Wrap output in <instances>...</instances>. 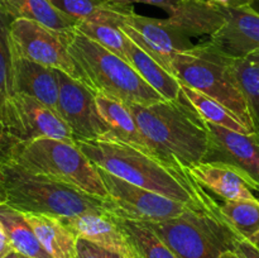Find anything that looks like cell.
<instances>
[{"label": "cell", "instance_id": "obj_34", "mask_svg": "<svg viewBox=\"0 0 259 258\" xmlns=\"http://www.w3.org/2000/svg\"><path fill=\"white\" fill-rule=\"evenodd\" d=\"M12 243H10L9 237H8L5 228L3 223L0 222V258H5L8 254L13 252Z\"/></svg>", "mask_w": 259, "mask_h": 258}, {"label": "cell", "instance_id": "obj_11", "mask_svg": "<svg viewBox=\"0 0 259 258\" xmlns=\"http://www.w3.org/2000/svg\"><path fill=\"white\" fill-rule=\"evenodd\" d=\"M116 24L137 46L158 61L171 72V61L176 53L186 52L195 46L191 38L167 19L137 14L132 7L120 8Z\"/></svg>", "mask_w": 259, "mask_h": 258}, {"label": "cell", "instance_id": "obj_28", "mask_svg": "<svg viewBox=\"0 0 259 258\" xmlns=\"http://www.w3.org/2000/svg\"><path fill=\"white\" fill-rule=\"evenodd\" d=\"M219 209L224 222L242 238L250 239L259 232V201H224Z\"/></svg>", "mask_w": 259, "mask_h": 258}, {"label": "cell", "instance_id": "obj_40", "mask_svg": "<svg viewBox=\"0 0 259 258\" xmlns=\"http://www.w3.org/2000/svg\"><path fill=\"white\" fill-rule=\"evenodd\" d=\"M5 258H24V255L20 254V253H18V252H15V250H13V252L10 253V254H8Z\"/></svg>", "mask_w": 259, "mask_h": 258}, {"label": "cell", "instance_id": "obj_5", "mask_svg": "<svg viewBox=\"0 0 259 258\" xmlns=\"http://www.w3.org/2000/svg\"><path fill=\"white\" fill-rule=\"evenodd\" d=\"M171 73L182 83L215 99L253 134H258L233 71V58L206 42L172 57Z\"/></svg>", "mask_w": 259, "mask_h": 258}, {"label": "cell", "instance_id": "obj_22", "mask_svg": "<svg viewBox=\"0 0 259 258\" xmlns=\"http://www.w3.org/2000/svg\"><path fill=\"white\" fill-rule=\"evenodd\" d=\"M95 98L99 113L103 116L104 121L108 124L111 136L151 153L149 149L147 148L146 142L138 128V124H137L132 111L129 110L128 105L121 103L118 99L110 98V96H106L100 93H96Z\"/></svg>", "mask_w": 259, "mask_h": 258}, {"label": "cell", "instance_id": "obj_9", "mask_svg": "<svg viewBox=\"0 0 259 258\" xmlns=\"http://www.w3.org/2000/svg\"><path fill=\"white\" fill-rule=\"evenodd\" d=\"M98 171L109 195L108 199L104 200V206L109 214L115 218L142 223H161L180 217L189 209H194L119 179L100 167H98Z\"/></svg>", "mask_w": 259, "mask_h": 258}, {"label": "cell", "instance_id": "obj_23", "mask_svg": "<svg viewBox=\"0 0 259 258\" xmlns=\"http://www.w3.org/2000/svg\"><path fill=\"white\" fill-rule=\"evenodd\" d=\"M0 222L3 223L15 252L28 258H52L40 244L34 230L23 212L7 202L0 205Z\"/></svg>", "mask_w": 259, "mask_h": 258}, {"label": "cell", "instance_id": "obj_10", "mask_svg": "<svg viewBox=\"0 0 259 258\" xmlns=\"http://www.w3.org/2000/svg\"><path fill=\"white\" fill-rule=\"evenodd\" d=\"M68 33L57 32L30 19H14L10 23L12 47L17 55L82 81L68 51Z\"/></svg>", "mask_w": 259, "mask_h": 258}, {"label": "cell", "instance_id": "obj_41", "mask_svg": "<svg viewBox=\"0 0 259 258\" xmlns=\"http://www.w3.org/2000/svg\"><path fill=\"white\" fill-rule=\"evenodd\" d=\"M24 258H28V257H25V255H24Z\"/></svg>", "mask_w": 259, "mask_h": 258}, {"label": "cell", "instance_id": "obj_12", "mask_svg": "<svg viewBox=\"0 0 259 258\" xmlns=\"http://www.w3.org/2000/svg\"><path fill=\"white\" fill-rule=\"evenodd\" d=\"M56 70V68H55ZM58 81V114L77 141H95L110 133L100 115L95 93L80 80L56 70Z\"/></svg>", "mask_w": 259, "mask_h": 258}, {"label": "cell", "instance_id": "obj_24", "mask_svg": "<svg viewBox=\"0 0 259 258\" xmlns=\"http://www.w3.org/2000/svg\"><path fill=\"white\" fill-rule=\"evenodd\" d=\"M119 9L120 8L114 7L113 9L108 10L100 17L81 20L78 22L76 30L82 33L90 39L95 40L96 43L105 47L114 55L128 61L126 47H128L129 38L116 24V15H118Z\"/></svg>", "mask_w": 259, "mask_h": 258}, {"label": "cell", "instance_id": "obj_17", "mask_svg": "<svg viewBox=\"0 0 259 258\" xmlns=\"http://www.w3.org/2000/svg\"><path fill=\"white\" fill-rule=\"evenodd\" d=\"M13 88L15 94L32 96L58 114V81L55 68L22 57L13 51Z\"/></svg>", "mask_w": 259, "mask_h": 258}, {"label": "cell", "instance_id": "obj_2", "mask_svg": "<svg viewBox=\"0 0 259 258\" xmlns=\"http://www.w3.org/2000/svg\"><path fill=\"white\" fill-rule=\"evenodd\" d=\"M128 108L147 148L159 161L180 171L204 161L210 141L206 121L182 94L177 100Z\"/></svg>", "mask_w": 259, "mask_h": 258}, {"label": "cell", "instance_id": "obj_4", "mask_svg": "<svg viewBox=\"0 0 259 258\" xmlns=\"http://www.w3.org/2000/svg\"><path fill=\"white\" fill-rule=\"evenodd\" d=\"M0 179L7 191V204L20 212L47 214L61 219L108 212L104 199L15 164L0 163Z\"/></svg>", "mask_w": 259, "mask_h": 258}, {"label": "cell", "instance_id": "obj_39", "mask_svg": "<svg viewBox=\"0 0 259 258\" xmlns=\"http://www.w3.org/2000/svg\"><path fill=\"white\" fill-rule=\"evenodd\" d=\"M249 240H250V242L253 243V244L255 245V247L258 248V249H259V232H258L257 234H255V235H253V237L250 238Z\"/></svg>", "mask_w": 259, "mask_h": 258}, {"label": "cell", "instance_id": "obj_13", "mask_svg": "<svg viewBox=\"0 0 259 258\" xmlns=\"http://www.w3.org/2000/svg\"><path fill=\"white\" fill-rule=\"evenodd\" d=\"M209 148L202 162L225 163L239 169L259 192V136L243 134L207 123Z\"/></svg>", "mask_w": 259, "mask_h": 258}, {"label": "cell", "instance_id": "obj_26", "mask_svg": "<svg viewBox=\"0 0 259 258\" xmlns=\"http://www.w3.org/2000/svg\"><path fill=\"white\" fill-rule=\"evenodd\" d=\"M181 94L207 123L217 124V125L224 126V128L238 132V133L253 134L232 111L228 110L223 104H220L215 99L209 98L205 94L186 85H182V83Z\"/></svg>", "mask_w": 259, "mask_h": 258}, {"label": "cell", "instance_id": "obj_33", "mask_svg": "<svg viewBox=\"0 0 259 258\" xmlns=\"http://www.w3.org/2000/svg\"><path fill=\"white\" fill-rule=\"evenodd\" d=\"M235 252L242 258H259V249L245 238H239L235 242Z\"/></svg>", "mask_w": 259, "mask_h": 258}, {"label": "cell", "instance_id": "obj_36", "mask_svg": "<svg viewBox=\"0 0 259 258\" xmlns=\"http://www.w3.org/2000/svg\"><path fill=\"white\" fill-rule=\"evenodd\" d=\"M8 201V196H7V191H5V187L3 185L2 179H0V205L5 204Z\"/></svg>", "mask_w": 259, "mask_h": 258}, {"label": "cell", "instance_id": "obj_18", "mask_svg": "<svg viewBox=\"0 0 259 258\" xmlns=\"http://www.w3.org/2000/svg\"><path fill=\"white\" fill-rule=\"evenodd\" d=\"M166 19L190 38L211 37L225 24L222 8L207 0H186Z\"/></svg>", "mask_w": 259, "mask_h": 258}, {"label": "cell", "instance_id": "obj_29", "mask_svg": "<svg viewBox=\"0 0 259 258\" xmlns=\"http://www.w3.org/2000/svg\"><path fill=\"white\" fill-rule=\"evenodd\" d=\"M13 20L0 12V109L14 95L13 88V48L10 23Z\"/></svg>", "mask_w": 259, "mask_h": 258}, {"label": "cell", "instance_id": "obj_8", "mask_svg": "<svg viewBox=\"0 0 259 258\" xmlns=\"http://www.w3.org/2000/svg\"><path fill=\"white\" fill-rule=\"evenodd\" d=\"M38 138L75 144L72 133L60 115L24 94H14L0 109V159L10 148Z\"/></svg>", "mask_w": 259, "mask_h": 258}, {"label": "cell", "instance_id": "obj_37", "mask_svg": "<svg viewBox=\"0 0 259 258\" xmlns=\"http://www.w3.org/2000/svg\"><path fill=\"white\" fill-rule=\"evenodd\" d=\"M222 258H242V257H240L235 250H228V252L223 253Z\"/></svg>", "mask_w": 259, "mask_h": 258}, {"label": "cell", "instance_id": "obj_35", "mask_svg": "<svg viewBox=\"0 0 259 258\" xmlns=\"http://www.w3.org/2000/svg\"><path fill=\"white\" fill-rule=\"evenodd\" d=\"M207 2L223 8H242L252 7L254 0H207Z\"/></svg>", "mask_w": 259, "mask_h": 258}, {"label": "cell", "instance_id": "obj_6", "mask_svg": "<svg viewBox=\"0 0 259 258\" xmlns=\"http://www.w3.org/2000/svg\"><path fill=\"white\" fill-rule=\"evenodd\" d=\"M0 163H12L35 175L66 182L100 199L109 195L98 167L76 144L53 138H38L10 148Z\"/></svg>", "mask_w": 259, "mask_h": 258}, {"label": "cell", "instance_id": "obj_27", "mask_svg": "<svg viewBox=\"0 0 259 258\" xmlns=\"http://www.w3.org/2000/svg\"><path fill=\"white\" fill-rule=\"evenodd\" d=\"M233 71L259 136V50L244 57L233 58Z\"/></svg>", "mask_w": 259, "mask_h": 258}, {"label": "cell", "instance_id": "obj_38", "mask_svg": "<svg viewBox=\"0 0 259 258\" xmlns=\"http://www.w3.org/2000/svg\"><path fill=\"white\" fill-rule=\"evenodd\" d=\"M104 255H105V258H124V257H121V255L115 254V253L108 252V250H104Z\"/></svg>", "mask_w": 259, "mask_h": 258}, {"label": "cell", "instance_id": "obj_21", "mask_svg": "<svg viewBox=\"0 0 259 258\" xmlns=\"http://www.w3.org/2000/svg\"><path fill=\"white\" fill-rule=\"evenodd\" d=\"M126 58L142 78L166 100H177L180 98L181 82L131 38L126 47Z\"/></svg>", "mask_w": 259, "mask_h": 258}, {"label": "cell", "instance_id": "obj_19", "mask_svg": "<svg viewBox=\"0 0 259 258\" xmlns=\"http://www.w3.org/2000/svg\"><path fill=\"white\" fill-rule=\"evenodd\" d=\"M48 254L52 258H76L78 238L57 217L23 212Z\"/></svg>", "mask_w": 259, "mask_h": 258}, {"label": "cell", "instance_id": "obj_42", "mask_svg": "<svg viewBox=\"0 0 259 258\" xmlns=\"http://www.w3.org/2000/svg\"><path fill=\"white\" fill-rule=\"evenodd\" d=\"M138 258H139V257H138Z\"/></svg>", "mask_w": 259, "mask_h": 258}, {"label": "cell", "instance_id": "obj_16", "mask_svg": "<svg viewBox=\"0 0 259 258\" xmlns=\"http://www.w3.org/2000/svg\"><path fill=\"white\" fill-rule=\"evenodd\" d=\"M196 184L214 192L224 201L250 200L259 201V197L247 177L234 167L217 162H201L186 169Z\"/></svg>", "mask_w": 259, "mask_h": 258}, {"label": "cell", "instance_id": "obj_30", "mask_svg": "<svg viewBox=\"0 0 259 258\" xmlns=\"http://www.w3.org/2000/svg\"><path fill=\"white\" fill-rule=\"evenodd\" d=\"M48 2L61 13L77 22L98 18L114 8V5L109 4L106 0H48Z\"/></svg>", "mask_w": 259, "mask_h": 258}, {"label": "cell", "instance_id": "obj_7", "mask_svg": "<svg viewBox=\"0 0 259 258\" xmlns=\"http://www.w3.org/2000/svg\"><path fill=\"white\" fill-rule=\"evenodd\" d=\"M179 258H222L240 237L219 215L189 209L180 217L147 223Z\"/></svg>", "mask_w": 259, "mask_h": 258}, {"label": "cell", "instance_id": "obj_32", "mask_svg": "<svg viewBox=\"0 0 259 258\" xmlns=\"http://www.w3.org/2000/svg\"><path fill=\"white\" fill-rule=\"evenodd\" d=\"M76 258H105L103 248L85 239H78Z\"/></svg>", "mask_w": 259, "mask_h": 258}, {"label": "cell", "instance_id": "obj_31", "mask_svg": "<svg viewBox=\"0 0 259 258\" xmlns=\"http://www.w3.org/2000/svg\"><path fill=\"white\" fill-rule=\"evenodd\" d=\"M106 2L118 8H128L132 7L133 4L153 5V7L161 8L167 14H169L176 8H179L182 3L186 2V0H106Z\"/></svg>", "mask_w": 259, "mask_h": 258}, {"label": "cell", "instance_id": "obj_1", "mask_svg": "<svg viewBox=\"0 0 259 258\" xmlns=\"http://www.w3.org/2000/svg\"><path fill=\"white\" fill-rule=\"evenodd\" d=\"M76 146L95 166L119 179L194 209L222 217L220 205L186 171L172 168L148 152L125 143L110 133L95 141H77Z\"/></svg>", "mask_w": 259, "mask_h": 258}, {"label": "cell", "instance_id": "obj_3", "mask_svg": "<svg viewBox=\"0 0 259 258\" xmlns=\"http://www.w3.org/2000/svg\"><path fill=\"white\" fill-rule=\"evenodd\" d=\"M67 46L82 76V82L95 94L118 99L126 105H152L166 100L142 78L128 61L78 30L68 33Z\"/></svg>", "mask_w": 259, "mask_h": 258}, {"label": "cell", "instance_id": "obj_15", "mask_svg": "<svg viewBox=\"0 0 259 258\" xmlns=\"http://www.w3.org/2000/svg\"><path fill=\"white\" fill-rule=\"evenodd\" d=\"M61 220L78 239L88 240L104 250L124 258H138L116 218L109 212H89L72 218H62Z\"/></svg>", "mask_w": 259, "mask_h": 258}, {"label": "cell", "instance_id": "obj_20", "mask_svg": "<svg viewBox=\"0 0 259 258\" xmlns=\"http://www.w3.org/2000/svg\"><path fill=\"white\" fill-rule=\"evenodd\" d=\"M0 12L10 19H30L61 33L76 29L78 22L56 9L48 0H0Z\"/></svg>", "mask_w": 259, "mask_h": 258}, {"label": "cell", "instance_id": "obj_25", "mask_svg": "<svg viewBox=\"0 0 259 258\" xmlns=\"http://www.w3.org/2000/svg\"><path fill=\"white\" fill-rule=\"evenodd\" d=\"M116 220L139 258H179L147 223Z\"/></svg>", "mask_w": 259, "mask_h": 258}, {"label": "cell", "instance_id": "obj_14", "mask_svg": "<svg viewBox=\"0 0 259 258\" xmlns=\"http://www.w3.org/2000/svg\"><path fill=\"white\" fill-rule=\"evenodd\" d=\"M222 8L225 24L207 43L232 58L259 50V13L252 7Z\"/></svg>", "mask_w": 259, "mask_h": 258}]
</instances>
